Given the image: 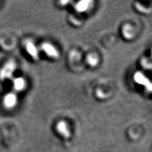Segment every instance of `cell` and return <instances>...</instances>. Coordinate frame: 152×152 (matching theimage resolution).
Listing matches in <instances>:
<instances>
[{
    "mask_svg": "<svg viewBox=\"0 0 152 152\" xmlns=\"http://www.w3.org/2000/svg\"><path fill=\"white\" fill-rule=\"evenodd\" d=\"M17 67V64L14 60H10L7 61L0 69V80L4 81L12 79L14 77Z\"/></svg>",
    "mask_w": 152,
    "mask_h": 152,
    "instance_id": "1",
    "label": "cell"
},
{
    "mask_svg": "<svg viewBox=\"0 0 152 152\" xmlns=\"http://www.w3.org/2000/svg\"><path fill=\"white\" fill-rule=\"evenodd\" d=\"M3 107L7 110H12L15 108L18 103L17 93L14 91L7 93L3 98L2 101Z\"/></svg>",
    "mask_w": 152,
    "mask_h": 152,
    "instance_id": "2",
    "label": "cell"
},
{
    "mask_svg": "<svg viewBox=\"0 0 152 152\" xmlns=\"http://www.w3.org/2000/svg\"><path fill=\"white\" fill-rule=\"evenodd\" d=\"M12 84L13 91L17 93L24 91L27 87V81L24 77L18 76L12 79Z\"/></svg>",
    "mask_w": 152,
    "mask_h": 152,
    "instance_id": "3",
    "label": "cell"
},
{
    "mask_svg": "<svg viewBox=\"0 0 152 152\" xmlns=\"http://www.w3.org/2000/svg\"><path fill=\"white\" fill-rule=\"evenodd\" d=\"M25 49L28 55L34 60H37L39 58V50L36 45L31 40H27L25 42Z\"/></svg>",
    "mask_w": 152,
    "mask_h": 152,
    "instance_id": "4",
    "label": "cell"
},
{
    "mask_svg": "<svg viewBox=\"0 0 152 152\" xmlns=\"http://www.w3.org/2000/svg\"><path fill=\"white\" fill-rule=\"evenodd\" d=\"M41 50L48 56L52 58H58L59 57V52L56 48L49 42H43L41 45Z\"/></svg>",
    "mask_w": 152,
    "mask_h": 152,
    "instance_id": "5",
    "label": "cell"
},
{
    "mask_svg": "<svg viewBox=\"0 0 152 152\" xmlns=\"http://www.w3.org/2000/svg\"><path fill=\"white\" fill-rule=\"evenodd\" d=\"M135 81L141 85H143L148 91H152V83L147 79L145 76L141 72H137L134 75Z\"/></svg>",
    "mask_w": 152,
    "mask_h": 152,
    "instance_id": "6",
    "label": "cell"
},
{
    "mask_svg": "<svg viewBox=\"0 0 152 152\" xmlns=\"http://www.w3.org/2000/svg\"><path fill=\"white\" fill-rule=\"evenodd\" d=\"M56 131L60 135L64 136L65 138H68L70 136L68 126L64 121H60L57 124Z\"/></svg>",
    "mask_w": 152,
    "mask_h": 152,
    "instance_id": "7",
    "label": "cell"
},
{
    "mask_svg": "<svg viewBox=\"0 0 152 152\" xmlns=\"http://www.w3.org/2000/svg\"><path fill=\"white\" fill-rule=\"evenodd\" d=\"M89 1H82L79 2L75 6V8L79 12H83L86 11L88 8L89 7Z\"/></svg>",
    "mask_w": 152,
    "mask_h": 152,
    "instance_id": "8",
    "label": "cell"
},
{
    "mask_svg": "<svg viewBox=\"0 0 152 152\" xmlns=\"http://www.w3.org/2000/svg\"><path fill=\"white\" fill-rule=\"evenodd\" d=\"M88 62L92 66L96 65L98 64V58L96 55H89L88 57Z\"/></svg>",
    "mask_w": 152,
    "mask_h": 152,
    "instance_id": "9",
    "label": "cell"
},
{
    "mask_svg": "<svg viewBox=\"0 0 152 152\" xmlns=\"http://www.w3.org/2000/svg\"><path fill=\"white\" fill-rule=\"evenodd\" d=\"M129 32H130V34H132V32L131 31V28L129 26H126L124 28V35L125 36V37H127V38H130V36L129 34Z\"/></svg>",
    "mask_w": 152,
    "mask_h": 152,
    "instance_id": "10",
    "label": "cell"
}]
</instances>
